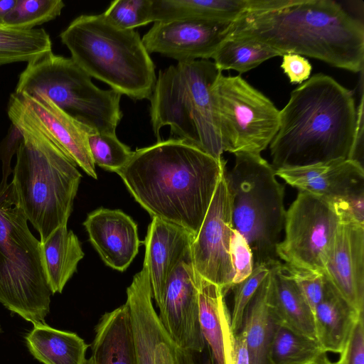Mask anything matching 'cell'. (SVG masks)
<instances>
[{
  "instance_id": "obj_1",
  "label": "cell",
  "mask_w": 364,
  "mask_h": 364,
  "mask_svg": "<svg viewBox=\"0 0 364 364\" xmlns=\"http://www.w3.org/2000/svg\"><path fill=\"white\" fill-rule=\"evenodd\" d=\"M226 38L258 42L282 56L295 53L353 73L363 70V21L333 0H251Z\"/></svg>"
},
{
  "instance_id": "obj_2",
  "label": "cell",
  "mask_w": 364,
  "mask_h": 364,
  "mask_svg": "<svg viewBox=\"0 0 364 364\" xmlns=\"http://www.w3.org/2000/svg\"><path fill=\"white\" fill-rule=\"evenodd\" d=\"M225 161L174 138L137 149L116 173L153 218L198 234Z\"/></svg>"
},
{
  "instance_id": "obj_3",
  "label": "cell",
  "mask_w": 364,
  "mask_h": 364,
  "mask_svg": "<svg viewBox=\"0 0 364 364\" xmlns=\"http://www.w3.org/2000/svg\"><path fill=\"white\" fill-rule=\"evenodd\" d=\"M356 117L353 92L329 75L315 74L279 110L271 165L277 170L349 159Z\"/></svg>"
},
{
  "instance_id": "obj_4",
  "label": "cell",
  "mask_w": 364,
  "mask_h": 364,
  "mask_svg": "<svg viewBox=\"0 0 364 364\" xmlns=\"http://www.w3.org/2000/svg\"><path fill=\"white\" fill-rule=\"evenodd\" d=\"M7 112L23 136L16 154L12 181L28 221L43 242L68 224L82 175L14 92Z\"/></svg>"
},
{
  "instance_id": "obj_5",
  "label": "cell",
  "mask_w": 364,
  "mask_h": 364,
  "mask_svg": "<svg viewBox=\"0 0 364 364\" xmlns=\"http://www.w3.org/2000/svg\"><path fill=\"white\" fill-rule=\"evenodd\" d=\"M60 38L90 77L132 100H149L156 82L155 65L138 32L119 28L103 14H83Z\"/></svg>"
},
{
  "instance_id": "obj_6",
  "label": "cell",
  "mask_w": 364,
  "mask_h": 364,
  "mask_svg": "<svg viewBox=\"0 0 364 364\" xmlns=\"http://www.w3.org/2000/svg\"><path fill=\"white\" fill-rule=\"evenodd\" d=\"M222 72L209 60L178 63L159 72L149 98L151 127L171 133L220 159L223 153L211 87Z\"/></svg>"
},
{
  "instance_id": "obj_7",
  "label": "cell",
  "mask_w": 364,
  "mask_h": 364,
  "mask_svg": "<svg viewBox=\"0 0 364 364\" xmlns=\"http://www.w3.org/2000/svg\"><path fill=\"white\" fill-rule=\"evenodd\" d=\"M51 294L41 242L11 181L0 188V303L35 325L46 323Z\"/></svg>"
},
{
  "instance_id": "obj_8",
  "label": "cell",
  "mask_w": 364,
  "mask_h": 364,
  "mask_svg": "<svg viewBox=\"0 0 364 364\" xmlns=\"http://www.w3.org/2000/svg\"><path fill=\"white\" fill-rule=\"evenodd\" d=\"M235 156L233 167L224 173L232 228L248 243L254 267L271 265L279 260L276 249L284 225V186L260 154Z\"/></svg>"
},
{
  "instance_id": "obj_9",
  "label": "cell",
  "mask_w": 364,
  "mask_h": 364,
  "mask_svg": "<svg viewBox=\"0 0 364 364\" xmlns=\"http://www.w3.org/2000/svg\"><path fill=\"white\" fill-rule=\"evenodd\" d=\"M28 90L43 95L75 120L93 132L116 134L123 114L122 95L97 87L71 58L50 54L32 68Z\"/></svg>"
},
{
  "instance_id": "obj_10",
  "label": "cell",
  "mask_w": 364,
  "mask_h": 364,
  "mask_svg": "<svg viewBox=\"0 0 364 364\" xmlns=\"http://www.w3.org/2000/svg\"><path fill=\"white\" fill-rule=\"evenodd\" d=\"M211 92L223 152L260 154L277 133L279 110L240 75L221 73Z\"/></svg>"
},
{
  "instance_id": "obj_11",
  "label": "cell",
  "mask_w": 364,
  "mask_h": 364,
  "mask_svg": "<svg viewBox=\"0 0 364 364\" xmlns=\"http://www.w3.org/2000/svg\"><path fill=\"white\" fill-rule=\"evenodd\" d=\"M339 223V218L326 202L299 191L286 211L285 236L276 249L278 258L297 267L323 273Z\"/></svg>"
},
{
  "instance_id": "obj_12",
  "label": "cell",
  "mask_w": 364,
  "mask_h": 364,
  "mask_svg": "<svg viewBox=\"0 0 364 364\" xmlns=\"http://www.w3.org/2000/svg\"><path fill=\"white\" fill-rule=\"evenodd\" d=\"M276 176L332 207L341 223L364 225V167L350 159L279 168Z\"/></svg>"
},
{
  "instance_id": "obj_13",
  "label": "cell",
  "mask_w": 364,
  "mask_h": 364,
  "mask_svg": "<svg viewBox=\"0 0 364 364\" xmlns=\"http://www.w3.org/2000/svg\"><path fill=\"white\" fill-rule=\"evenodd\" d=\"M232 229L230 196L223 174L191 245V255L198 274L219 286L225 294L231 289L234 277L230 256Z\"/></svg>"
},
{
  "instance_id": "obj_14",
  "label": "cell",
  "mask_w": 364,
  "mask_h": 364,
  "mask_svg": "<svg viewBox=\"0 0 364 364\" xmlns=\"http://www.w3.org/2000/svg\"><path fill=\"white\" fill-rule=\"evenodd\" d=\"M147 264L136 274L127 289V306L136 364H185L187 353L179 348L162 325L152 301Z\"/></svg>"
},
{
  "instance_id": "obj_15",
  "label": "cell",
  "mask_w": 364,
  "mask_h": 364,
  "mask_svg": "<svg viewBox=\"0 0 364 364\" xmlns=\"http://www.w3.org/2000/svg\"><path fill=\"white\" fill-rule=\"evenodd\" d=\"M198 282L190 248L169 275L159 307L166 331L179 348L193 353H202L205 343L199 322Z\"/></svg>"
},
{
  "instance_id": "obj_16",
  "label": "cell",
  "mask_w": 364,
  "mask_h": 364,
  "mask_svg": "<svg viewBox=\"0 0 364 364\" xmlns=\"http://www.w3.org/2000/svg\"><path fill=\"white\" fill-rule=\"evenodd\" d=\"M230 23L190 19L156 21L141 39L149 53H159L178 63L209 60L226 38Z\"/></svg>"
},
{
  "instance_id": "obj_17",
  "label": "cell",
  "mask_w": 364,
  "mask_h": 364,
  "mask_svg": "<svg viewBox=\"0 0 364 364\" xmlns=\"http://www.w3.org/2000/svg\"><path fill=\"white\" fill-rule=\"evenodd\" d=\"M323 274L358 312H363L364 225L340 222Z\"/></svg>"
},
{
  "instance_id": "obj_18",
  "label": "cell",
  "mask_w": 364,
  "mask_h": 364,
  "mask_svg": "<svg viewBox=\"0 0 364 364\" xmlns=\"http://www.w3.org/2000/svg\"><path fill=\"white\" fill-rule=\"evenodd\" d=\"M16 95L63 153L87 174L97 179L95 164L87 141L88 134L92 130L75 120L43 95Z\"/></svg>"
},
{
  "instance_id": "obj_19",
  "label": "cell",
  "mask_w": 364,
  "mask_h": 364,
  "mask_svg": "<svg viewBox=\"0 0 364 364\" xmlns=\"http://www.w3.org/2000/svg\"><path fill=\"white\" fill-rule=\"evenodd\" d=\"M83 225L105 264L119 272L126 270L140 245L136 223L120 210L99 208L87 215Z\"/></svg>"
},
{
  "instance_id": "obj_20",
  "label": "cell",
  "mask_w": 364,
  "mask_h": 364,
  "mask_svg": "<svg viewBox=\"0 0 364 364\" xmlns=\"http://www.w3.org/2000/svg\"><path fill=\"white\" fill-rule=\"evenodd\" d=\"M195 237L184 228L153 218L144 241L152 296L160 306L166 282Z\"/></svg>"
},
{
  "instance_id": "obj_21",
  "label": "cell",
  "mask_w": 364,
  "mask_h": 364,
  "mask_svg": "<svg viewBox=\"0 0 364 364\" xmlns=\"http://www.w3.org/2000/svg\"><path fill=\"white\" fill-rule=\"evenodd\" d=\"M363 313L358 312L326 277L323 297L314 312L316 340L323 351L340 353Z\"/></svg>"
},
{
  "instance_id": "obj_22",
  "label": "cell",
  "mask_w": 364,
  "mask_h": 364,
  "mask_svg": "<svg viewBox=\"0 0 364 364\" xmlns=\"http://www.w3.org/2000/svg\"><path fill=\"white\" fill-rule=\"evenodd\" d=\"M92 364H136L127 305L104 314L95 328Z\"/></svg>"
},
{
  "instance_id": "obj_23",
  "label": "cell",
  "mask_w": 364,
  "mask_h": 364,
  "mask_svg": "<svg viewBox=\"0 0 364 364\" xmlns=\"http://www.w3.org/2000/svg\"><path fill=\"white\" fill-rule=\"evenodd\" d=\"M272 275L270 272L248 303L242 327L246 336L250 364H269L268 350L275 327L279 321L272 300Z\"/></svg>"
},
{
  "instance_id": "obj_24",
  "label": "cell",
  "mask_w": 364,
  "mask_h": 364,
  "mask_svg": "<svg viewBox=\"0 0 364 364\" xmlns=\"http://www.w3.org/2000/svg\"><path fill=\"white\" fill-rule=\"evenodd\" d=\"M249 7L250 0H150L149 19L232 23Z\"/></svg>"
},
{
  "instance_id": "obj_25",
  "label": "cell",
  "mask_w": 364,
  "mask_h": 364,
  "mask_svg": "<svg viewBox=\"0 0 364 364\" xmlns=\"http://www.w3.org/2000/svg\"><path fill=\"white\" fill-rule=\"evenodd\" d=\"M271 272L272 300L279 322L295 332L316 340L314 313L279 260L271 265Z\"/></svg>"
},
{
  "instance_id": "obj_26",
  "label": "cell",
  "mask_w": 364,
  "mask_h": 364,
  "mask_svg": "<svg viewBox=\"0 0 364 364\" xmlns=\"http://www.w3.org/2000/svg\"><path fill=\"white\" fill-rule=\"evenodd\" d=\"M25 341L31 354L43 364H86L88 345L77 334L49 326L33 325Z\"/></svg>"
},
{
  "instance_id": "obj_27",
  "label": "cell",
  "mask_w": 364,
  "mask_h": 364,
  "mask_svg": "<svg viewBox=\"0 0 364 364\" xmlns=\"http://www.w3.org/2000/svg\"><path fill=\"white\" fill-rule=\"evenodd\" d=\"M223 290L199 276V322L203 336L208 343L215 364H225V336L230 328Z\"/></svg>"
},
{
  "instance_id": "obj_28",
  "label": "cell",
  "mask_w": 364,
  "mask_h": 364,
  "mask_svg": "<svg viewBox=\"0 0 364 364\" xmlns=\"http://www.w3.org/2000/svg\"><path fill=\"white\" fill-rule=\"evenodd\" d=\"M41 244L50 290L52 294L61 293L84 257L80 242L72 230H68L67 225H63Z\"/></svg>"
},
{
  "instance_id": "obj_29",
  "label": "cell",
  "mask_w": 364,
  "mask_h": 364,
  "mask_svg": "<svg viewBox=\"0 0 364 364\" xmlns=\"http://www.w3.org/2000/svg\"><path fill=\"white\" fill-rule=\"evenodd\" d=\"M324 353L317 340L295 332L279 321L269 344L268 360L269 364H309Z\"/></svg>"
},
{
  "instance_id": "obj_30",
  "label": "cell",
  "mask_w": 364,
  "mask_h": 364,
  "mask_svg": "<svg viewBox=\"0 0 364 364\" xmlns=\"http://www.w3.org/2000/svg\"><path fill=\"white\" fill-rule=\"evenodd\" d=\"M52 52V41L43 28L18 31L0 26V65L29 63Z\"/></svg>"
},
{
  "instance_id": "obj_31",
  "label": "cell",
  "mask_w": 364,
  "mask_h": 364,
  "mask_svg": "<svg viewBox=\"0 0 364 364\" xmlns=\"http://www.w3.org/2000/svg\"><path fill=\"white\" fill-rule=\"evenodd\" d=\"M282 56L262 43L242 38H225L212 57L220 71L246 73L272 58Z\"/></svg>"
},
{
  "instance_id": "obj_32",
  "label": "cell",
  "mask_w": 364,
  "mask_h": 364,
  "mask_svg": "<svg viewBox=\"0 0 364 364\" xmlns=\"http://www.w3.org/2000/svg\"><path fill=\"white\" fill-rule=\"evenodd\" d=\"M64 6L61 0H16L0 26L18 31L31 30L56 18Z\"/></svg>"
},
{
  "instance_id": "obj_33",
  "label": "cell",
  "mask_w": 364,
  "mask_h": 364,
  "mask_svg": "<svg viewBox=\"0 0 364 364\" xmlns=\"http://www.w3.org/2000/svg\"><path fill=\"white\" fill-rule=\"evenodd\" d=\"M87 141L94 164L115 173L129 161L133 154L129 146L118 139L116 134L91 131Z\"/></svg>"
},
{
  "instance_id": "obj_34",
  "label": "cell",
  "mask_w": 364,
  "mask_h": 364,
  "mask_svg": "<svg viewBox=\"0 0 364 364\" xmlns=\"http://www.w3.org/2000/svg\"><path fill=\"white\" fill-rule=\"evenodd\" d=\"M271 265L261 264L254 267L252 274L247 279L232 287L234 301L230 315V330L233 334L240 331L245 309L259 285L269 274Z\"/></svg>"
},
{
  "instance_id": "obj_35",
  "label": "cell",
  "mask_w": 364,
  "mask_h": 364,
  "mask_svg": "<svg viewBox=\"0 0 364 364\" xmlns=\"http://www.w3.org/2000/svg\"><path fill=\"white\" fill-rule=\"evenodd\" d=\"M149 5L150 0H116L102 14L119 28L134 30L150 23Z\"/></svg>"
},
{
  "instance_id": "obj_36",
  "label": "cell",
  "mask_w": 364,
  "mask_h": 364,
  "mask_svg": "<svg viewBox=\"0 0 364 364\" xmlns=\"http://www.w3.org/2000/svg\"><path fill=\"white\" fill-rule=\"evenodd\" d=\"M282 267L296 284L314 313L323 295L325 274L323 272L297 267L287 263H282Z\"/></svg>"
},
{
  "instance_id": "obj_37",
  "label": "cell",
  "mask_w": 364,
  "mask_h": 364,
  "mask_svg": "<svg viewBox=\"0 0 364 364\" xmlns=\"http://www.w3.org/2000/svg\"><path fill=\"white\" fill-rule=\"evenodd\" d=\"M230 256L234 270L233 286L247 279L254 268L252 252L243 236L235 229L230 237Z\"/></svg>"
},
{
  "instance_id": "obj_38",
  "label": "cell",
  "mask_w": 364,
  "mask_h": 364,
  "mask_svg": "<svg viewBox=\"0 0 364 364\" xmlns=\"http://www.w3.org/2000/svg\"><path fill=\"white\" fill-rule=\"evenodd\" d=\"M339 354V359L332 364H364L363 313L359 316Z\"/></svg>"
},
{
  "instance_id": "obj_39",
  "label": "cell",
  "mask_w": 364,
  "mask_h": 364,
  "mask_svg": "<svg viewBox=\"0 0 364 364\" xmlns=\"http://www.w3.org/2000/svg\"><path fill=\"white\" fill-rule=\"evenodd\" d=\"M23 139L21 130L11 123L6 135L0 142V160L1 161L2 177L0 188L8 183V178L13 172L11 166L12 157L16 154Z\"/></svg>"
},
{
  "instance_id": "obj_40",
  "label": "cell",
  "mask_w": 364,
  "mask_h": 364,
  "mask_svg": "<svg viewBox=\"0 0 364 364\" xmlns=\"http://www.w3.org/2000/svg\"><path fill=\"white\" fill-rule=\"evenodd\" d=\"M281 68L290 82L297 84L307 80L312 69L307 59L295 53L284 54Z\"/></svg>"
},
{
  "instance_id": "obj_41",
  "label": "cell",
  "mask_w": 364,
  "mask_h": 364,
  "mask_svg": "<svg viewBox=\"0 0 364 364\" xmlns=\"http://www.w3.org/2000/svg\"><path fill=\"white\" fill-rule=\"evenodd\" d=\"M357 117L354 132L353 147L349 157L363 166V141H364V95L363 89L361 90L360 102L356 108Z\"/></svg>"
},
{
  "instance_id": "obj_42",
  "label": "cell",
  "mask_w": 364,
  "mask_h": 364,
  "mask_svg": "<svg viewBox=\"0 0 364 364\" xmlns=\"http://www.w3.org/2000/svg\"><path fill=\"white\" fill-rule=\"evenodd\" d=\"M16 0H0V24L6 15L14 6Z\"/></svg>"
},
{
  "instance_id": "obj_43",
  "label": "cell",
  "mask_w": 364,
  "mask_h": 364,
  "mask_svg": "<svg viewBox=\"0 0 364 364\" xmlns=\"http://www.w3.org/2000/svg\"><path fill=\"white\" fill-rule=\"evenodd\" d=\"M194 353H195L189 352V351L187 353L185 364H198L193 358ZM203 364H215V363L210 358L208 361H206L205 363H204Z\"/></svg>"
},
{
  "instance_id": "obj_44",
  "label": "cell",
  "mask_w": 364,
  "mask_h": 364,
  "mask_svg": "<svg viewBox=\"0 0 364 364\" xmlns=\"http://www.w3.org/2000/svg\"><path fill=\"white\" fill-rule=\"evenodd\" d=\"M315 363L316 364H332V362L328 358L326 353L322 354Z\"/></svg>"
},
{
  "instance_id": "obj_45",
  "label": "cell",
  "mask_w": 364,
  "mask_h": 364,
  "mask_svg": "<svg viewBox=\"0 0 364 364\" xmlns=\"http://www.w3.org/2000/svg\"><path fill=\"white\" fill-rule=\"evenodd\" d=\"M87 364H92V361L90 358L87 360Z\"/></svg>"
},
{
  "instance_id": "obj_46",
  "label": "cell",
  "mask_w": 364,
  "mask_h": 364,
  "mask_svg": "<svg viewBox=\"0 0 364 364\" xmlns=\"http://www.w3.org/2000/svg\"><path fill=\"white\" fill-rule=\"evenodd\" d=\"M1 325H0V333H1Z\"/></svg>"
},
{
  "instance_id": "obj_47",
  "label": "cell",
  "mask_w": 364,
  "mask_h": 364,
  "mask_svg": "<svg viewBox=\"0 0 364 364\" xmlns=\"http://www.w3.org/2000/svg\"><path fill=\"white\" fill-rule=\"evenodd\" d=\"M309 364H316V363H309Z\"/></svg>"
}]
</instances>
